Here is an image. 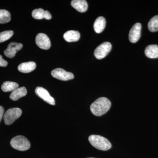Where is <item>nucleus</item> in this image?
<instances>
[{
	"label": "nucleus",
	"mask_w": 158,
	"mask_h": 158,
	"mask_svg": "<svg viewBox=\"0 0 158 158\" xmlns=\"http://www.w3.org/2000/svg\"><path fill=\"white\" fill-rule=\"evenodd\" d=\"M8 62L3 59V57L0 55V66L6 67L8 65Z\"/></svg>",
	"instance_id": "22"
},
{
	"label": "nucleus",
	"mask_w": 158,
	"mask_h": 158,
	"mask_svg": "<svg viewBox=\"0 0 158 158\" xmlns=\"http://www.w3.org/2000/svg\"><path fill=\"white\" fill-rule=\"evenodd\" d=\"M112 44L109 42H105L99 45L94 52V55L97 59H101L104 58L111 51Z\"/></svg>",
	"instance_id": "5"
},
{
	"label": "nucleus",
	"mask_w": 158,
	"mask_h": 158,
	"mask_svg": "<svg viewBox=\"0 0 158 158\" xmlns=\"http://www.w3.org/2000/svg\"><path fill=\"white\" fill-rule=\"evenodd\" d=\"M88 140L92 146L100 150H108L112 147L110 141L102 136L91 135L89 136Z\"/></svg>",
	"instance_id": "2"
},
{
	"label": "nucleus",
	"mask_w": 158,
	"mask_h": 158,
	"mask_svg": "<svg viewBox=\"0 0 158 158\" xmlns=\"http://www.w3.org/2000/svg\"><path fill=\"white\" fill-rule=\"evenodd\" d=\"M111 106V102L109 99L106 97H101L91 104L90 109L94 115L101 116L109 111Z\"/></svg>",
	"instance_id": "1"
},
{
	"label": "nucleus",
	"mask_w": 158,
	"mask_h": 158,
	"mask_svg": "<svg viewBox=\"0 0 158 158\" xmlns=\"http://www.w3.org/2000/svg\"><path fill=\"white\" fill-rule=\"evenodd\" d=\"M141 25L140 23L135 24L130 30L129 39L130 42L135 43L139 40L141 37Z\"/></svg>",
	"instance_id": "9"
},
{
	"label": "nucleus",
	"mask_w": 158,
	"mask_h": 158,
	"mask_svg": "<svg viewBox=\"0 0 158 158\" xmlns=\"http://www.w3.org/2000/svg\"><path fill=\"white\" fill-rule=\"evenodd\" d=\"M22 48L23 44H22L14 42L10 43L8 48L4 51V54L8 58H13L18 51L21 49Z\"/></svg>",
	"instance_id": "10"
},
{
	"label": "nucleus",
	"mask_w": 158,
	"mask_h": 158,
	"mask_svg": "<svg viewBox=\"0 0 158 158\" xmlns=\"http://www.w3.org/2000/svg\"><path fill=\"white\" fill-rule=\"evenodd\" d=\"M35 93L40 98L48 103L52 105H55V99L51 96L48 91L45 88L40 87H37L35 89Z\"/></svg>",
	"instance_id": "8"
},
{
	"label": "nucleus",
	"mask_w": 158,
	"mask_h": 158,
	"mask_svg": "<svg viewBox=\"0 0 158 158\" xmlns=\"http://www.w3.org/2000/svg\"><path fill=\"white\" fill-rule=\"evenodd\" d=\"M106 25V19L102 16H100L94 22V28L96 33L100 34L104 30Z\"/></svg>",
	"instance_id": "15"
},
{
	"label": "nucleus",
	"mask_w": 158,
	"mask_h": 158,
	"mask_svg": "<svg viewBox=\"0 0 158 158\" xmlns=\"http://www.w3.org/2000/svg\"><path fill=\"white\" fill-rule=\"evenodd\" d=\"M51 74L55 78L61 81H67L74 78L73 74L62 68L55 69L52 71Z\"/></svg>",
	"instance_id": "6"
},
{
	"label": "nucleus",
	"mask_w": 158,
	"mask_h": 158,
	"mask_svg": "<svg viewBox=\"0 0 158 158\" xmlns=\"http://www.w3.org/2000/svg\"><path fill=\"white\" fill-rule=\"evenodd\" d=\"M22 111L18 108H11L7 110L4 115V119L5 124L9 125L21 116Z\"/></svg>",
	"instance_id": "4"
},
{
	"label": "nucleus",
	"mask_w": 158,
	"mask_h": 158,
	"mask_svg": "<svg viewBox=\"0 0 158 158\" xmlns=\"http://www.w3.org/2000/svg\"><path fill=\"white\" fill-rule=\"evenodd\" d=\"M148 28L152 32L158 31V15L154 16L150 20L148 23Z\"/></svg>",
	"instance_id": "19"
},
{
	"label": "nucleus",
	"mask_w": 158,
	"mask_h": 158,
	"mask_svg": "<svg viewBox=\"0 0 158 158\" xmlns=\"http://www.w3.org/2000/svg\"><path fill=\"white\" fill-rule=\"evenodd\" d=\"M36 44L41 49L48 50L51 47V42L47 35L43 33H39L35 39Z\"/></svg>",
	"instance_id": "7"
},
{
	"label": "nucleus",
	"mask_w": 158,
	"mask_h": 158,
	"mask_svg": "<svg viewBox=\"0 0 158 158\" xmlns=\"http://www.w3.org/2000/svg\"><path fill=\"white\" fill-rule=\"evenodd\" d=\"M19 85L15 82L6 81L2 86V89L4 92L13 91L18 88Z\"/></svg>",
	"instance_id": "17"
},
{
	"label": "nucleus",
	"mask_w": 158,
	"mask_h": 158,
	"mask_svg": "<svg viewBox=\"0 0 158 158\" xmlns=\"http://www.w3.org/2000/svg\"><path fill=\"white\" fill-rule=\"evenodd\" d=\"M36 67V63L34 62H24L19 65L18 69L23 73H29L33 71Z\"/></svg>",
	"instance_id": "12"
},
{
	"label": "nucleus",
	"mask_w": 158,
	"mask_h": 158,
	"mask_svg": "<svg viewBox=\"0 0 158 158\" xmlns=\"http://www.w3.org/2000/svg\"><path fill=\"white\" fill-rule=\"evenodd\" d=\"M71 4L79 12H85L88 10V3L85 0H73L71 1Z\"/></svg>",
	"instance_id": "11"
},
{
	"label": "nucleus",
	"mask_w": 158,
	"mask_h": 158,
	"mask_svg": "<svg viewBox=\"0 0 158 158\" xmlns=\"http://www.w3.org/2000/svg\"><path fill=\"white\" fill-rule=\"evenodd\" d=\"M11 19V14L9 11L5 9H0V23H9Z\"/></svg>",
	"instance_id": "18"
},
{
	"label": "nucleus",
	"mask_w": 158,
	"mask_h": 158,
	"mask_svg": "<svg viewBox=\"0 0 158 158\" xmlns=\"http://www.w3.org/2000/svg\"><path fill=\"white\" fill-rule=\"evenodd\" d=\"M52 18V15L48 11H45V16L44 19H45L49 20L51 19Z\"/></svg>",
	"instance_id": "23"
},
{
	"label": "nucleus",
	"mask_w": 158,
	"mask_h": 158,
	"mask_svg": "<svg viewBox=\"0 0 158 158\" xmlns=\"http://www.w3.org/2000/svg\"><path fill=\"white\" fill-rule=\"evenodd\" d=\"M4 110L2 106H0V122L2 118L3 114H4Z\"/></svg>",
	"instance_id": "24"
},
{
	"label": "nucleus",
	"mask_w": 158,
	"mask_h": 158,
	"mask_svg": "<svg viewBox=\"0 0 158 158\" xmlns=\"http://www.w3.org/2000/svg\"><path fill=\"white\" fill-rule=\"evenodd\" d=\"M27 94V90L26 88L23 87L18 88L14 91L10 95V98L13 101H17L21 98L25 96Z\"/></svg>",
	"instance_id": "16"
},
{
	"label": "nucleus",
	"mask_w": 158,
	"mask_h": 158,
	"mask_svg": "<svg viewBox=\"0 0 158 158\" xmlns=\"http://www.w3.org/2000/svg\"><path fill=\"white\" fill-rule=\"evenodd\" d=\"M144 53L146 56L150 59L158 58V46L156 44L148 46Z\"/></svg>",
	"instance_id": "14"
},
{
	"label": "nucleus",
	"mask_w": 158,
	"mask_h": 158,
	"mask_svg": "<svg viewBox=\"0 0 158 158\" xmlns=\"http://www.w3.org/2000/svg\"><path fill=\"white\" fill-rule=\"evenodd\" d=\"M91 158V157H90V158Z\"/></svg>",
	"instance_id": "25"
},
{
	"label": "nucleus",
	"mask_w": 158,
	"mask_h": 158,
	"mask_svg": "<svg viewBox=\"0 0 158 158\" xmlns=\"http://www.w3.org/2000/svg\"><path fill=\"white\" fill-rule=\"evenodd\" d=\"M14 34V32L12 31H4L0 33V43L5 42L10 39Z\"/></svg>",
	"instance_id": "21"
},
{
	"label": "nucleus",
	"mask_w": 158,
	"mask_h": 158,
	"mask_svg": "<svg viewBox=\"0 0 158 158\" xmlns=\"http://www.w3.org/2000/svg\"><path fill=\"white\" fill-rule=\"evenodd\" d=\"M32 15L35 19H44L45 11L42 9H34V11H32Z\"/></svg>",
	"instance_id": "20"
},
{
	"label": "nucleus",
	"mask_w": 158,
	"mask_h": 158,
	"mask_svg": "<svg viewBox=\"0 0 158 158\" xmlns=\"http://www.w3.org/2000/svg\"><path fill=\"white\" fill-rule=\"evenodd\" d=\"M11 147L18 150L26 151L31 147L30 141L26 137L22 135L15 136L10 141Z\"/></svg>",
	"instance_id": "3"
},
{
	"label": "nucleus",
	"mask_w": 158,
	"mask_h": 158,
	"mask_svg": "<svg viewBox=\"0 0 158 158\" xmlns=\"http://www.w3.org/2000/svg\"><path fill=\"white\" fill-rule=\"evenodd\" d=\"M80 33L77 31H69L65 32L63 35L64 39L69 42H76L80 38Z\"/></svg>",
	"instance_id": "13"
}]
</instances>
